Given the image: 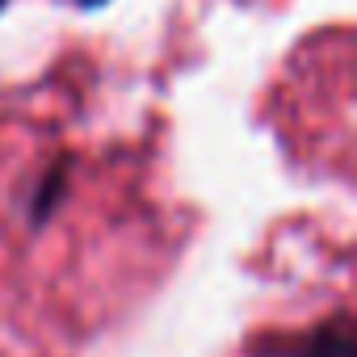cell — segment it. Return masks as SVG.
Here are the masks:
<instances>
[{"label": "cell", "mask_w": 357, "mask_h": 357, "mask_svg": "<svg viewBox=\"0 0 357 357\" xmlns=\"http://www.w3.org/2000/svg\"><path fill=\"white\" fill-rule=\"evenodd\" d=\"M307 357H353V340L344 332H324V336H315Z\"/></svg>", "instance_id": "obj_1"}, {"label": "cell", "mask_w": 357, "mask_h": 357, "mask_svg": "<svg viewBox=\"0 0 357 357\" xmlns=\"http://www.w3.org/2000/svg\"><path fill=\"white\" fill-rule=\"evenodd\" d=\"M0 5H5V0H0Z\"/></svg>", "instance_id": "obj_3"}, {"label": "cell", "mask_w": 357, "mask_h": 357, "mask_svg": "<svg viewBox=\"0 0 357 357\" xmlns=\"http://www.w3.org/2000/svg\"><path fill=\"white\" fill-rule=\"evenodd\" d=\"M84 5H101V0H84Z\"/></svg>", "instance_id": "obj_2"}]
</instances>
